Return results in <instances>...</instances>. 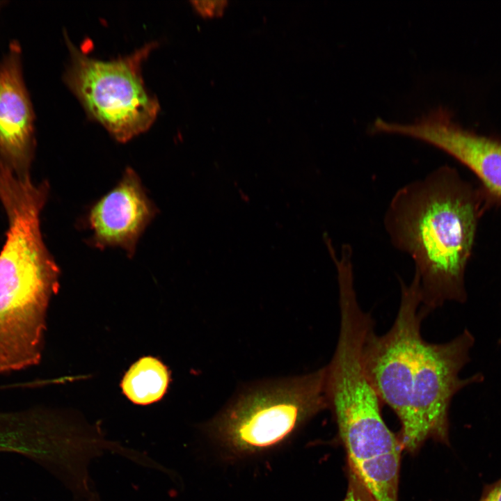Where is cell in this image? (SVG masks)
Wrapping results in <instances>:
<instances>
[{"label": "cell", "mask_w": 501, "mask_h": 501, "mask_svg": "<svg viewBox=\"0 0 501 501\" xmlns=\"http://www.w3.org/2000/svg\"><path fill=\"white\" fill-rule=\"evenodd\" d=\"M157 214L141 179L127 168L117 185L90 209L87 223L95 247H118L134 255L141 236Z\"/></svg>", "instance_id": "obj_7"}, {"label": "cell", "mask_w": 501, "mask_h": 501, "mask_svg": "<svg viewBox=\"0 0 501 501\" xmlns=\"http://www.w3.org/2000/svg\"><path fill=\"white\" fill-rule=\"evenodd\" d=\"M326 367L253 385L239 394L207 426L212 437L234 456L271 449L328 408Z\"/></svg>", "instance_id": "obj_3"}, {"label": "cell", "mask_w": 501, "mask_h": 501, "mask_svg": "<svg viewBox=\"0 0 501 501\" xmlns=\"http://www.w3.org/2000/svg\"><path fill=\"white\" fill-rule=\"evenodd\" d=\"M478 501H501V479L486 486Z\"/></svg>", "instance_id": "obj_12"}, {"label": "cell", "mask_w": 501, "mask_h": 501, "mask_svg": "<svg viewBox=\"0 0 501 501\" xmlns=\"http://www.w3.org/2000/svg\"><path fill=\"white\" fill-rule=\"evenodd\" d=\"M6 2H7L6 1H0V10L6 3Z\"/></svg>", "instance_id": "obj_13"}, {"label": "cell", "mask_w": 501, "mask_h": 501, "mask_svg": "<svg viewBox=\"0 0 501 501\" xmlns=\"http://www.w3.org/2000/svg\"><path fill=\"white\" fill-rule=\"evenodd\" d=\"M67 39L70 62L64 80L88 115L122 143L148 129L159 105L145 88L141 65L155 44L125 57L102 61L88 56Z\"/></svg>", "instance_id": "obj_4"}, {"label": "cell", "mask_w": 501, "mask_h": 501, "mask_svg": "<svg viewBox=\"0 0 501 501\" xmlns=\"http://www.w3.org/2000/svg\"><path fill=\"white\" fill-rule=\"evenodd\" d=\"M401 299L390 330L367 334L363 350L366 375L381 402L401 424L403 450L414 452L427 440L447 443L449 410L453 397L470 385L481 383V373L461 378L475 343L467 329L444 343L427 342L421 324L429 311L423 305L420 280L409 284L399 277Z\"/></svg>", "instance_id": "obj_1"}, {"label": "cell", "mask_w": 501, "mask_h": 501, "mask_svg": "<svg viewBox=\"0 0 501 501\" xmlns=\"http://www.w3.org/2000/svg\"><path fill=\"white\" fill-rule=\"evenodd\" d=\"M379 402H358L332 410L348 467L376 501H398L399 438L383 419Z\"/></svg>", "instance_id": "obj_5"}, {"label": "cell", "mask_w": 501, "mask_h": 501, "mask_svg": "<svg viewBox=\"0 0 501 501\" xmlns=\"http://www.w3.org/2000/svg\"><path fill=\"white\" fill-rule=\"evenodd\" d=\"M494 203L456 169L440 166L396 191L383 216L392 245L409 255L429 311L467 300L465 273L479 222Z\"/></svg>", "instance_id": "obj_2"}, {"label": "cell", "mask_w": 501, "mask_h": 501, "mask_svg": "<svg viewBox=\"0 0 501 501\" xmlns=\"http://www.w3.org/2000/svg\"><path fill=\"white\" fill-rule=\"evenodd\" d=\"M35 148V113L24 79L22 51L12 40L0 58V161L28 173Z\"/></svg>", "instance_id": "obj_8"}, {"label": "cell", "mask_w": 501, "mask_h": 501, "mask_svg": "<svg viewBox=\"0 0 501 501\" xmlns=\"http://www.w3.org/2000/svg\"><path fill=\"white\" fill-rule=\"evenodd\" d=\"M191 3L195 10L204 17L218 16L223 12L228 1L225 0H195Z\"/></svg>", "instance_id": "obj_11"}, {"label": "cell", "mask_w": 501, "mask_h": 501, "mask_svg": "<svg viewBox=\"0 0 501 501\" xmlns=\"http://www.w3.org/2000/svg\"><path fill=\"white\" fill-rule=\"evenodd\" d=\"M343 501H376L353 470L348 467V488Z\"/></svg>", "instance_id": "obj_10"}, {"label": "cell", "mask_w": 501, "mask_h": 501, "mask_svg": "<svg viewBox=\"0 0 501 501\" xmlns=\"http://www.w3.org/2000/svg\"><path fill=\"white\" fill-rule=\"evenodd\" d=\"M167 367L158 359L143 357L133 364L124 376L123 393L133 403L148 405L160 400L169 382Z\"/></svg>", "instance_id": "obj_9"}, {"label": "cell", "mask_w": 501, "mask_h": 501, "mask_svg": "<svg viewBox=\"0 0 501 501\" xmlns=\"http://www.w3.org/2000/svg\"><path fill=\"white\" fill-rule=\"evenodd\" d=\"M372 134L411 137L445 152L468 168L494 205H501V140L476 134L456 123L446 109H434L412 123L377 118Z\"/></svg>", "instance_id": "obj_6"}]
</instances>
